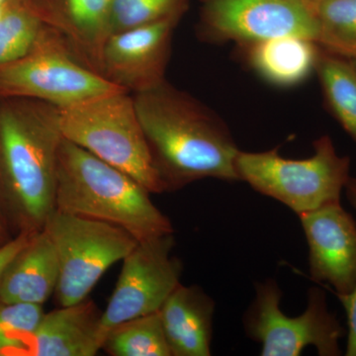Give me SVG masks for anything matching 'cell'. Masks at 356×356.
Returning a JSON list of instances; mask_svg holds the SVG:
<instances>
[{"label": "cell", "mask_w": 356, "mask_h": 356, "mask_svg": "<svg viewBox=\"0 0 356 356\" xmlns=\"http://www.w3.org/2000/svg\"><path fill=\"white\" fill-rule=\"evenodd\" d=\"M134 102L165 192L206 178L238 181L240 149L214 112L165 81L136 92Z\"/></svg>", "instance_id": "6da1fadb"}, {"label": "cell", "mask_w": 356, "mask_h": 356, "mask_svg": "<svg viewBox=\"0 0 356 356\" xmlns=\"http://www.w3.org/2000/svg\"><path fill=\"white\" fill-rule=\"evenodd\" d=\"M63 139L55 105L16 98L0 106V184L22 232L42 231L56 210Z\"/></svg>", "instance_id": "7a4b0ae2"}, {"label": "cell", "mask_w": 356, "mask_h": 356, "mask_svg": "<svg viewBox=\"0 0 356 356\" xmlns=\"http://www.w3.org/2000/svg\"><path fill=\"white\" fill-rule=\"evenodd\" d=\"M149 194L127 173L63 139L56 209L110 222L126 229L138 242L175 233Z\"/></svg>", "instance_id": "3957f363"}, {"label": "cell", "mask_w": 356, "mask_h": 356, "mask_svg": "<svg viewBox=\"0 0 356 356\" xmlns=\"http://www.w3.org/2000/svg\"><path fill=\"white\" fill-rule=\"evenodd\" d=\"M63 137L137 180L152 194L163 193L134 97L127 90L58 107Z\"/></svg>", "instance_id": "277c9868"}, {"label": "cell", "mask_w": 356, "mask_h": 356, "mask_svg": "<svg viewBox=\"0 0 356 356\" xmlns=\"http://www.w3.org/2000/svg\"><path fill=\"white\" fill-rule=\"evenodd\" d=\"M310 158H283L280 147L266 152L240 151L236 161L238 180L255 191L280 201L297 215L341 202L350 178V159L337 153L331 138L314 142Z\"/></svg>", "instance_id": "5b68a950"}, {"label": "cell", "mask_w": 356, "mask_h": 356, "mask_svg": "<svg viewBox=\"0 0 356 356\" xmlns=\"http://www.w3.org/2000/svg\"><path fill=\"white\" fill-rule=\"evenodd\" d=\"M43 229L57 250L60 276L55 296L60 307L88 299L107 269L138 243L120 227L57 209Z\"/></svg>", "instance_id": "8992f818"}, {"label": "cell", "mask_w": 356, "mask_h": 356, "mask_svg": "<svg viewBox=\"0 0 356 356\" xmlns=\"http://www.w3.org/2000/svg\"><path fill=\"white\" fill-rule=\"evenodd\" d=\"M281 297L275 280L257 283L254 302L243 318L245 332L261 344L262 356H299L308 346L322 356L341 355L343 329L327 308L322 290H309L306 310L297 317H288L281 311Z\"/></svg>", "instance_id": "52a82bcc"}, {"label": "cell", "mask_w": 356, "mask_h": 356, "mask_svg": "<svg viewBox=\"0 0 356 356\" xmlns=\"http://www.w3.org/2000/svg\"><path fill=\"white\" fill-rule=\"evenodd\" d=\"M121 90L126 89L81 67L44 37L29 55L0 65V97L65 107Z\"/></svg>", "instance_id": "ba28073f"}, {"label": "cell", "mask_w": 356, "mask_h": 356, "mask_svg": "<svg viewBox=\"0 0 356 356\" xmlns=\"http://www.w3.org/2000/svg\"><path fill=\"white\" fill-rule=\"evenodd\" d=\"M175 245L173 234L156 236L138 242L123 259L120 276L102 313L103 343L117 325L159 312L180 284L184 266L172 254Z\"/></svg>", "instance_id": "9c48e42d"}, {"label": "cell", "mask_w": 356, "mask_h": 356, "mask_svg": "<svg viewBox=\"0 0 356 356\" xmlns=\"http://www.w3.org/2000/svg\"><path fill=\"white\" fill-rule=\"evenodd\" d=\"M202 34L238 46L280 37L315 42L318 21L306 0H205Z\"/></svg>", "instance_id": "30bf717a"}, {"label": "cell", "mask_w": 356, "mask_h": 356, "mask_svg": "<svg viewBox=\"0 0 356 356\" xmlns=\"http://www.w3.org/2000/svg\"><path fill=\"white\" fill-rule=\"evenodd\" d=\"M178 16L109 35L98 51L107 79L136 92L165 81L172 30Z\"/></svg>", "instance_id": "8fae6325"}, {"label": "cell", "mask_w": 356, "mask_h": 356, "mask_svg": "<svg viewBox=\"0 0 356 356\" xmlns=\"http://www.w3.org/2000/svg\"><path fill=\"white\" fill-rule=\"evenodd\" d=\"M309 248L311 278L336 290L337 296L356 284V222L341 202L299 215Z\"/></svg>", "instance_id": "7c38bea8"}, {"label": "cell", "mask_w": 356, "mask_h": 356, "mask_svg": "<svg viewBox=\"0 0 356 356\" xmlns=\"http://www.w3.org/2000/svg\"><path fill=\"white\" fill-rule=\"evenodd\" d=\"M102 312L95 302L83 300L44 314L31 339L28 355L93 356L102 350Z\"/></svg>", "instance_id": "4fadbf2b"}, {"label": "cell", "mask_w": 356, "mask_h": 356, "mask_svg": "<svg viewBox=\"0 0 356 356\" xmlns=\"http://www.w3.org/2000/svg\"><path fill=\"white\" fill-rule=\"evenodd\" d=\"M172 356H209L215 302L200 287L180 283L159 311Z\"/></svg>", "instance_id": "5bb4252c"}, {"label": "cell", "mask_w": 356, "mask_h": 356, "mask_svg": "<svg viewBox=\"0 0 356 356\" xmlns=\"http://www.w3.org/2000/svg\"><path fill=\"white\" fill-rule=\"evenodd\" d=\"M60 264L57 250L42 231L33 233L6 266L0 281V301L42 305L55 294Z\"/></svg>", "instance_id": "9a60e30c"}, {"label": "cell", "mask_w": 356, "mask_h": 356, "mask_svg": "<svg viewBox=\"0 0 356 356\" xmlns=\"http://www.w3.org/2000/svg\"><path fill=\"white\" fill-rule=\"evenodd\" d=\"M238 47L255 74L277 88H294L315 74L318 47L311 40L280 37Z\"/></svg>", "instance_id": "2e32d148"}, {"label": "cell", "mask_w": 356, "mask_h": 356, "mask_svg": "<svg viewBox=\"0 0 356 356\" xmlns=\"http://www.w3.org/2000/svg\"><path fill=\"white\" fill-rule=\"evenodd\" d=\"M315 74L325 106L356 143V70L353 63L318 48Z\"/></svg>", "instance_id": "e0dca14e"}, {"label": "cell", "mask_w": 356, "mask_h": 356, "mask_svg": "<svg viewBox=\"0 0 356 356\" xmlns=\"http://www.w3.org/2000/svg\"><path fill=\"white\" fill-rule=\"evenodd\" d=\"M102 350L112 356H172L159 312L117 325Z\"/></svg>", "instance_id": "ac0fdd59"}, {"label": "cell", "mask_w": 356, "mask_h": 356, "mask_svg": "<svg viewBox=\"0 0 356 356\" xmlns=\"http://www.w3.org/2000/svg\"><path fill=\"white\" fill-rule=\"evenodd\" d=\"M318 21L316 44L327 53L356 58V0H321L313 6Z\"/></svg>", "instance_id": "d6986e66"}, {"label": "cell", "mask_w": 356, "mask_h": 356, "mask_svg": "<svg viewBox=\"0 0 356 356\" xmlns=\"http://www.w3.org/2000/svg\"><path fill=\"white\" fill-rule=\"evenodd\" d=\"M41 19L20 2L6 1L0 15V65L26 57L43 39Z\"/></svg>", "instance_id": "ffe728a7"}, {"label": "cell", "mask_w": 356, "mask_h": 356, "mask_svg": "<svg viewBox=\"0 0 356 356\" xmlns=\"http://www.w3.org/2000/svg\"><path fill=\"white\" fill-rule=\"evenodd\" d=\"M44 314L42 305L0 301V356L27 353Z\"/></svg>", "instance_id": "44dd1931"}, {"label": "cell", "mask_w": 356, "mask_h": 356, "mask_svg": "<svg viewBox=\"0 0 356 356\" xmlns=\"http://www.w3.org/2000/svg\"><path fill=\"white\" fill-rule=\"evenodd\" d=\"M180 0H113L109 35L178 16Z\"/></svg>", "instance_id": "7402d4cb"}, {"label": "cell", "mask_w": 356, "mask_h": 356, "mask_svg": "<svg viewBox=\"0 0 356 356\" xmlns=\"http://www.w3.org/2000/svg\"><path fill=\"white\" fill-rule=\"evenodd\" d=\"M113 0H67L70 24L77 36L99 51L109 36L110 13Z\"/></svg>", "instance_id": "603a6c76"}, {"label": "cell", "mask_w": 356, "mask_h": 356, "mask_svg": "<svg viewBox=\"0 0 356 356\" xmlns=\"http://www.w3.org/2000/svg\"><path fill=\"white\" fill-rule=\"evenodd\" d=\"M337 297L343 303L348 317V337L346 355L356 356V284L353 291Z\"/></svg>", "instance_id": "cb8c5ba5"}, {"label": "cell", "mask_w": 356, "mask_h": 356, "mask_svg": "<svg viewBox=\"0 0 356 356\" xmlns=\"http://www.w3.org/2000/svg\"><path fill=\"white\" fill-rule=\"evenodd\" d=\"M32 234L29 232H22L14 240L0 247V281H1L2 275H3L4 270H6L9 262L19 252L21 248L29 242Z\"/></svg>", "instance_id": "d4e9b609"}, {"label": "cell", "mask_w": 356, "mask_h": 356, "mask_svg": "<svg viewBox=\"0 0 356 356\" xmlns=\"http://www.w3.org/2000/svg\"><path fill=\"white\" fill-rule=\"evenodd\" d=\"M346 191V198L348 199L353 207L356 209V178L350 177L348 184L344 187Z\"/></svg>", "instance_id": "484cf974"}, {"label": "cell", "mask_w": 356, "mask_h": 356, "mask_svg": "<svg viewBox=\"0 0 356 356\" xmlns=\"http://www.w3.org/2000/svg\"><path fill=\"white\" fill-rule=\"evenodd\" d=\"M307 2H308L310 6H314L316 3H318V1H321V0H306Z\"/></svg>", "instance_id": "4316f807"}, {"label": "cell", "mask_w": 356, "mask_h": 356, "mask_svg": "<svg viewBox=\"0 0 356 356\" xmlns=\"http://www.w3.org/2000/svg\"><path fill=\"white\" fill-rule=\"evenodd\" d=\"M350 62L353 63V67H355V69L356 70V58H355V60H351Z\"/></svg>", "instance_id": "83f0119b"}, {"label": "cell", "mask_w": 356, "mask_h": 356, "mask_svg": "<svg viewBox=\"0 0 356 356\" xmlns=\"http://www.w3.org/2000/svg\"><path fill=\"white\" fill-rule=\"evenodd\" d=\"M2 10H3V4H0V15H1Z\"/></svg>", "instance_id": "f1b7e54d"}, {"label": "cell", "mask_w": 356, "mask_h": 356, "mask_svg": "<svg viewBox=\"0 0 356 356\" xmlns=\"http://www.w3.org/2000/svg\"><path fill=\"white\" fill-rule=\"evenodd\" d=\"M6 1L7 0H0V4H4Z\"/></svg>", "instance_id": "f546056e"}]
</instances>
